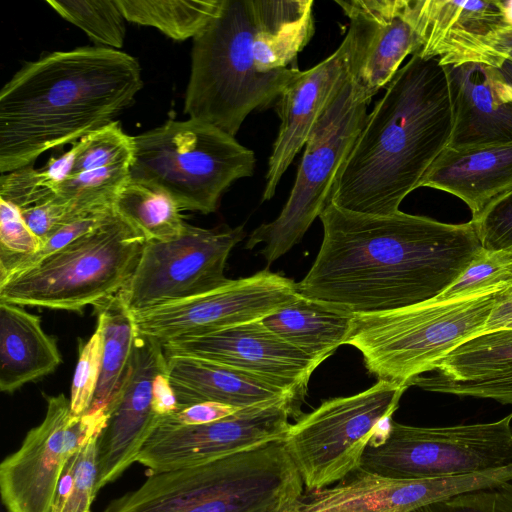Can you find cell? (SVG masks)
<instances>
[{"instance_id":"obj_9","label":"cell","mask_w":512,"mask_h":512,"mask_svg":"<svg viewBox=\"0 0 512 512\" xmlns=\"http://www.w3.org/2000/svg\"><path fill=\"white\" fill-rule=\"evenodd\" d=\"M368 104L355 91L349 75L305 142L296 179L282 211L275 220L261 224L250 234L246 249L264 244L260 253L271 264L300 242L329 204L337 177L366 123Z\"/></svg>"},{"instance_id":"obj_39","label":"cell","mask_w":512,"mask_h":512,"mask_svg":"<svg viewBox=\"0 0 512 512\" xmlns=\"http://www.w3.org/2000/svg\"><path fill=\"white\" fill-rule=\"evenodd\" d=\"M42 241L24 221L21 211L0 199V270L37 253Z\"/></svg>"},{"instance_id":"obj_41","label":"cell","mask_w":512,"mask_h":512,"mask_svg":"<svg viewBox=\"0 0 512 512\" xmlns=\"http://www.w3.org/2000/svg\"><path fill=\"white\" fill-rule=\"evenodd\" d=\"M411 512H512V481L461 493Z\"/></svg>"},{"instance_id":"obj_2","label":"cell","mask_w":512,"mask_h":512,"mask_svg":"<svg viewBox=\"0 0 512 512\" xmlns=\"http://www.w3.org/2000/svg\"><path fill=\"white\" fill-rule=\"evenodd\" d=\"M143 85L138 61L103 46L25 63L0 92V173L113 122Z\"/></svg>"},{"instance_id":"obj_45","label":"cell","mask_w":512,"mask_h":512,"mask_svg":"<svg viewBox=\"0 0 512 512\" xmlns=\"http://www.w3.org/2000/svg\"><path fill=\"white\" fill-rule=\"evenodd\" d=\"M242 408L218 403L201 402L163 416L167 421L184 426L202 425L225 418Z\"/></svg>"},{"instance_id":"obj_14","label":"cell","mask_w":512,"mask_h":512,"mask_svg":"<svg viewBox=\"0 0 512 512\" xmlns=\"http://www.w3.org/2000/svg\"><path fill=\"white\" fill-rule=\"evenodd\" d=\"M300 412L297 404L286 399L245 407L202 425H178L161 416L136 462L151 473H159L283 441L290 427L289 417H297Z\"/></svg>"},{"instance_id":"obj_3","label":"cell","mask_w":512,"mask_h":512,"mask_svg":"<svg viewBox=\"0 0 512 512\" xmlns=\"http://www.w3.org/2000/svg\"><path fill=\"white\" fill-rule=\"evenodd\" d=\"M346 159L329 203L360 214L391 215L448 146L449 85L437 58L412 55L385 87Z\"/></svg>"},{"instance_id":"obj_42","label":"cell","mask_w":512,"mask_h":512,"mask_svg":"<svg viewBox=\"0 0 512 512\" xmlns=\"http://www.w3.org/2000/svg\"><path fill=\"white\" fill-rule=\"evenodd\" d=\"M412 385L431 392L492 399L504 405H512V372L476 382H450L433 375H422Z\"/></svg>"},{"instance_id":"obj_11","label":"cell","mask_w":512,"mask_h":512,"mask_svg":"<svg viewBox=\"0 0 512 512\" xmlns=\"http://www.w3.org/2000/svg\"><path fill=\"white\" fill-rule=\"evenodd\" d=\"M406 389L377 381L360 393L325 400L290 424L283 442L304 486L320 490L358 471L366 447Z\"/></svg>"},{"instance_id":"obj_17","label":"cell","mask_w":512,"mask_h":512,"mask_svg":"<svg viewBox=\"0 0 512 512\" xmlns=\"http://www.w3.org/2000/svg\"><path fill=\"white\" fill-rule=\"evenodd\" d=\"M349 19V75L370 103L418 47L411 0H334Z\"/></svg>"},{"instance_id":"obj_27","label":"cell","mask_w":512,"mask_h":512,"mask_svg":"<svg viewBox=\"0 0 512 512\" xmlns=\"http://www.w3.org/2000/svg\"><path fill=\"white\" fill-rule=\"evenodd\" d=\"M354 315L299 295L262 323L320 364L346 344Z\"/></svg>"},{"instance_id":"obj_29","label":"cell","mask_w":512,"mask_h":512,"mask_svg":"<svg viewBox=\"0 0 512 512\" xmlns=\"http://www.w3.org/2000/svg\"><path fill=\"white\" fill-rule=\"evenodd\" d=\"M512 372V329L479 333L436 363L433 375L450 382H476Z\"/></svg>"},{"instance_id":"obj_8","label":"cell","mask_w":512,"mask_h":512,"mask_svg":"<svg viewBox=\"0 0 512 512\" xmlns=\"http://www.w3.org/2000/svg\"><path fill=\"white\" fill-rule=\"evenodd\" d=\"M145 238L114 210L97 228L0 284V301L80 311L119 293Z\"/></svg>"},{"instance_id":"obj_36","label":"cell","mask_w":512,"mask_h":512,"mask_svg":"<svg viewBox=\"0 0 512 512\" xmlns=\"http://www.w3.org/2000/svg\"><path fill=\"white\" fill-rule=\"evenodd\" d=\"M82 148L77 156L73 175L131 162L134 139L127 135L118 122H111L80 139Z\"/></svg>"},{"instance_id":"obj_52","label":"cell","mask_w":512,"mask_h":512,"mask_svg":"<svg viewBox=\"0 0 512 512\" xmlns=\"http://www.w3.org/2000/svg\"><path fill=\"white\" fill-rule=\"evenodd\" d=\"M510 289H512V287Z\"/></svg>"},{"instance_id":"obj_46","label":"cell","mask_w":512,"mask_h":512,"mask_svg":"<svg viewBox=\"0 0 512 512\" xmlns=\"http://www.w3.org/2000/svg\"><path fill=\"white\" fill-rule=\"evenodd\" d=\"M81 148L82 141L79 139L67 152L57 158H51L45 167L41 169L46 179L56 188L72 176Z\"/></svg>"},{"instance_id":"obj_35","label":"cell","mask_w":512,"mask_h":512,"mask_svg":"<svg viewBox=\"0 0 512 512\" xmlns=\"http://www.w3.org/2000/svg\"><path fill=\"white\" fill-rule=\"evenodd\" d=\"M512 287V249L481 250L462 275L439 298L452 299Z\"/></svg>"},{"instance_id":"obj_34","label":"cell","mask_w":512,"mask_h":512,"mask_svg":"<svg viewBox=\"0 0 512 512\" xmlns=\"http://www.w3.org/2000/svg\"><path fill=\"white\" fill-rule=\"evenodd\" d=\"M98 438H91L67 462L50 512H90L98 492Z\"/></svg>"},{"instance_id":"obj_6","label":"cell","mask_w":512,"mask_h":512,"mask_svg":"<svg viewBox=\"0 0 512 512\" xmlns=\"http://www.w3.org/2000/svg\"><path fill=\"white\" fill-rule=\"evenodd\" d=\"M439 297L408 307L354 315L346 344L358 349L378 381L408 388L433 372L436 363L462 342L479 334L500 293Z\"/></svg>"},{"instance_id":"obj_1","label":"cell","mask_w":512,"mask_h":512,"mask_svg":"<svg viewBox=\"0 0 512 512\" xmlns=\"http://www.w3.org/2000/svg\"><path fill=\"white\" fill-rule=\"evenodd\" d=\"M319 218L322 243L298 293L352 315L436 298L482 250L473 220L450 224L402 211L367 215L331 203Z\"/></svg>"},{"instance_id":"obj_40","label":"cell","mask_w":512,"mask_h":512,"mask_svg":"<svg viewBox=\"0 0 512 512\" xmlns=\"http://www.w3.org/2000/svg\"><path fill=\"white\" fill-rule=\"evenodd\" d=\"M57 195V188L50 183L41 169L32 165L0 176V199L24 210L48 202Z\"/></svg>"},{"instance_id":"obj_48","label":"cell","mask_w":512,"mask_h":512,"mask_svg":"<svg viewBox=\"0 0 512 512\" xmlns=\"http://www.w3.org/2000/svg\"><path fill=\"white\" fill-rule=\"evenodd\" d=\"M503 329H512V289L498 295L480 333Z\"/></svg>"},{"instance_id":"obj_26","label":"cell","mask_w":512,"mask_h":512,"mask_svg":"<svg viewBox=\"0 0 512 512\" xmlns=\"http://www.w3.org/2000/svg\"><path fill=\"white\" fill-rule=\"evenodd\" d=\"M256 68L269 73L296 63L314 32L313 0H251Z\"/></svg>"},{"instance_id":"obj_5","label":"cell","mask_w":512,"mask_h":512,"mask_svg":"<svg viewBox=\"0 0 512 512\" xmlns=\"http://www.w3.org/2000/svg\"><path fill=\"white\" fill-rule=\"evenodd\" d=\"M251 0H223L219 13L193 38L184 112L235 136L253 111L275 103L301 70L262 73L253 55Z\"/></svg>"},{"instance_id":"obj_24","label":"cell","mask_w":512,"mask_h":512,"mask_svg":"<svg viewBox=\"0 0 512 512\" xmlns=\"http://www.w3.org/2000/svg\"><path fill=\"white\" fill-rule=\"evenodd\" d=\"M166 374L179 409L201 402L238 408L286 399L302 404L292 393L258 376L201 358L166 356Z\"/></svg>"},{"instance_id":"obj_15","label":"cell","mask_w":512,"mask_h":512,"mask_svg":"<svg viewBox=\"0 0 512 512\" xmlns=\"http://www.w3.org/2000/svg\"><path fill=\"white\" fill-rule=\"evenodd\" d=\"M297 283L267 269L211 291L132 314L137 334L159 341L262 320L295 300Z\"/></svg>"},{"instance_id":"obj_51","label":"cell","mask_w":512,"mask_h":512,"mask_svg":"<svg viewBox=\"0 0 512 512\" xmlns=\"http://www.w3.org/2000/svg\"><path fill=\"white\" fill-rule=\"evenodd\" d=\"M509 41L512 46V31L509 34ZM504 59H508V60L512 61V50H509L504 54Z\"/></svg>"},{"instance_id":"obj_20","label":"cell","mask_w":512,"mask_h":512,"mask_svg":"<svg viewBox=\"0 0 512 512\" xmlns=\"http://www.w3.org/2000/svg\"><path fill=\"white\" fill-rule=\"evenodd\" d=\"M512 481V464L482 473L392 479L362 471L331 488L311 491L304 502L325 512H411L427 504Z\"/></svg>"},{"instance_id":"obj_10","label":"cell","mask_w":512,"mask_h":512,"mask_svg":"<svg viewBox=\"0 0 512 512\" xmlns=\"http://www.w3.org/2000/svg\"><path fill=\"white\" fill-rule=\"evenodd\" d=\"M512 413L492 422L417 427L390 422L366 447L358 471L392 479L482 473L512 464Z\"/></svg>"},{"instance_id":"obj_19","label":"cell","mask_w":512,"mask_h":512,"mask_svg":"<svg viewBox=\"0 0 512 512\" xmlns=\"http://www.w3.org/2000/svg\"><path fill=\"white\" fill-rule=\"evenodd\" d=\"M411 5L418 40L414 55L437 58L442 66H495L491 41L497 31L512 25L509 2L411 0Z\"/></svg>"},{"instance_id":"obj_25","label":"cell","mask_w":512,"mask_h":512,"mask_svg":"<svg viewBox=\"0 0 512 512\" xmlns=\"http://www.w3.org/2000/svg\"><path fill=\"white\" fill-rule=\"evenodd\" d=\"M56 339L42 328L39 316L0 301V390L13 393L60 365Z\"/></svg>"},{"instance_id":"obj_22","label":"cell","mask_w":512,"mask_h":512,"mask_svg":"<svg viewBox=\"0 0 512 512\" xmlns=\"http://www.w3.org/2000/svg\"><path fill=\"white\" fill-rule=\"evenodd\" d=\"M453 126L449 148L512 144V86L498 67L481 62L444 66Z\"/></svg>"},{"instance_id":"obj_31","label":"cell","mask_w":512,"mask_h":512,"mask_svg":"<svg viewBox=\"0 0 512 512\" xmlns=\"http://www.w3.org/2000/svg\"><path fill=\"white\" fill-rule=\"evenodd\" d=\"M127 21L155 27L174 40L197 36L219 13L223 0H115Z\"/></svg>"},{"instance_id":"obj_21","label":"cell","mask_w":512,"mask_h":512,"mask_svg":"<svg viewBox=\"0 0 512 512\" xmlns=\"http://www.w3.org/2000/svg\"><path fill=\"white\" fill-rule=\"evenodd\" d=\"M349 76V44L345 37L334 53L314 67L300 71L275 102L280 118L278 135L268 160L262 200H270L338 87Z\"/></svg>"},{"instance_id":"obj_7","label":"cell","mask_w":512,"mask_h":512,"mask_svg":"<svg viewBox=\"0 0 512 512\" xmlns=\"http://www.w3.org/2000/svg\"><path fill=\"white\" fill-rule=\"evenodd\" d=\"M133 139L130 178L165 192L181 210L215 212L224 192L254 173V152L203 121L168 120Z\"/></svg>"},{"instance_id":"obj_23","label":"cell","mask_w":512,"mask_h":512,"mask_svg":"<svg viewBox=\"0 0 512 512\" xmlns=\"http://www.w3.org/2000/svg\"><path fill=\"white\" fill-rule=\"evenodd\" d=\"M430 187L460 198L478 219L496 199L512 190V144L446 147L421 178Z\"/></svg>"},{"instance_id":"obj_16","label":"cell","mask_w":512,"mask_h":512,"mask_svg":"<svg viewBox=\"0 0 512 512\" xmlns=\"http://www.w3.org/2000/svg\"><path fill=\"white\" fill-rule=\"evenodd\" d=\"M165 356H190L258 376L303 401L319 362L290 345L261 320L162 343Z\"/></svg>"},{"instance_id":"obj_43","label":"cell","mask_w":512,"mask_h":512,"mask_svg":"<svg viewBox=\"0 0 512 512\" xmlns=\"http://www.w3.org/2000/svg\"><path fill=\"white\" fill-rule=\"evenodd\" d=\"M473 221L476 223L483 250L512 249V190L492 202Z\"/></svg>"},{"instance_id":"obj_50","label":"cell","mask_w":512,"mask_h":512,"mask_svg":"<svg viewBox=\"0 0 512 512\" xmlns=\"http://www.w3.org/2000/svg\"><path fill=\"white\" fill-rule=\"evenodd\" d=\"M293 512H325V511L308 506L302 499V501L296 506V508L293 510Z\"/></svg>"},{"instance_id":"obj_49","label":"cell","mask_w":512,"mask_h":512,"mask_svg":"<svg viewBox=\"0 0 512 512\" xmlns=\"http://www.w3.org/2000/svg\"><path fill=\"white\" fill-rule=\"evenodd\" d=\"M498 68L505 80L512 86V61L504 59Z\"/></svg>"},{"instance_id":"obj_18","label":"cell","mask_w":512,"mask_h":512,"mask_svg":"<svg viewBox=\"0 0 512 512\" xmlns=\"http://www.w3.org/2000/svg\"><path fill=\"white\" fill-rule=\"evenodd\" d=\"M166 370L162 344L137 336L127 372L108 406V420L98 438V491L115 481L137 460L156 427L152 407L155 376Z\"/></svg>"},{"instance_id":"obj_37","label":"cell","mask_w":512,"mask_h":512,"mask_svg":"<svg viewBox=\"0 0 512 512\" xmlns=\"http://www.w3.org/2000/svg\"><path fill=\"white\" fill-rule=\"evenodd\" d=\"M113 212V207L80 213L61 225L43 242L40 250L0 270V284L62 249L66 245L99 227Z\"/></svg>"},{"instance_id":"obj_32","label":"cell","mask_w":512,"mask_h":512,"mask_svg":"<svg viewBox=\"0 0 512 512\" xmlns=\"http://www.w3.org/2000/svg\"><path fill=\"white\" fill-rule=\"evenodd\" d=\"M131 162L73 175L57 188L56 197L67 203L74 213L113 207L119 191L130 179Z\"/></svg>"},{"instance_id":"obj_38","label":"cell","mask_w":512,"mask_h":512,"mask_svg":"<svg viewBox=\"0 0 512 512\" xmlns=\"http://www.w3.org/2000/svg\"><path fill=\"white\" fill-rule=\"evenodd\" d=\"M101 362L102 338L96 328L79 349L69 399L72 417H81L89 411L100 378Z\"/></svg>"},{"instance_id":"obj_44","label":"cell","mask_w":512,"mask_h":512,"mask_svg":"<svg viewBox=\"0 0 512 512\" xmlns=\"http://www.w3.org/2000/svg\"><path fill=\"white\" fill-rule=\"evenodd\" d=\"M20 211L28 227L42 242L61 225L78 215L57 197Z\"/></svg>"},{"instance_id":"obj_47","label":"cell","mask_w":512,"mask_h":512,"mask_svg":"<svg viewBox=\"0 0 512 512\" xmlns=\"http://www.w3.org/2000/svg\"><path fill=\"white\" fill-rule=\"evenodd\" d=\"M152 407L158 416L170 415L179 410L178 401L166 370L158 373L153 380Z\"/></svg>"},{"instance_id":"obj_33","label":"cell","mask_w":512,"mask_h":512,"mask_svg":"<svg viewBox=\"0 0 512 512\" xmlns=\"http://www.w3.org/2000/svg\"><path fill=\"white\" fill-rule=\"evenodd\" d=\"M62 18L83 30L103 47L120 50L125 38V18L115 0H46Z\"/></svg>"},{"instance_id":"obj_12","label":"cell","mask_w":512,"mask_h":512,"mask_svg":"<svg viewBox=\"0 0 512 512\" xmlns=\"http://www.w3.org/2000/svg\"><path fill=\"white\" fill-rule=\"evenodd\" d=\"M244 226L201 228L186 224L168 241L146 242L138 263L119 292L131 314L216 289L230 279L224 270Z\"/></svg>"},{"instance_id":"obj_4","label":"cell","mask_w":512,"mask_h":512,"mask_svg":"<svg viewBox=\"0 0 512 512\" xmlns=\"http://www.w3.org/2000/svg\"><path fill=\"white\" fill-rule=\"evenodd\" d=\"M303 481L283 441L151 473L102 512H293Z\"/></svg>"},{"instance_id":"obj_28","label":"cell","mask_w":512,"mask_h":512,"mask_svg":"<svg viewBox=\"0 0 512 512\" xmlns=\"http://www.w3.org/2000/svg\"><path fill=\"white\" fill-rule=\"evenodd\" d=\"M102 338L101 372L88 412L107 409L132 359L137 331L131 312L119 293L93 305ZM87 412V413H88Z\"/></svg>"},{"instance_id":"obj_30","label":"cell","mask_w":512,"mask_h":512,"mask_svg":"<svg viewBox=\"0 0 512 512\" xmlns=\"http://www.w3.org/2000/svg\"><path fill=\"white\" fill-rule=\"evenodd\" d=\"M113 210L147 242L175 239L187 224L168 194L131 178L116 196Z\"/></svg>"},{"instance_id":"obj_13","label":"cell","mask_w":512,"mask_h":512,"mask_svg":"<svg viewBox=\"0 0 512 512\" xmlns=\"http://www.w3.org/2000/svg\"><path fill=\"white\" fill-rule=\"evenodd\" d=\"M44 397V419L0 464V492L8 512H50L67 462L91 438L100 436L108 420L107 409L72 417L63 394Z\"/></svg>"}]
</instances>
